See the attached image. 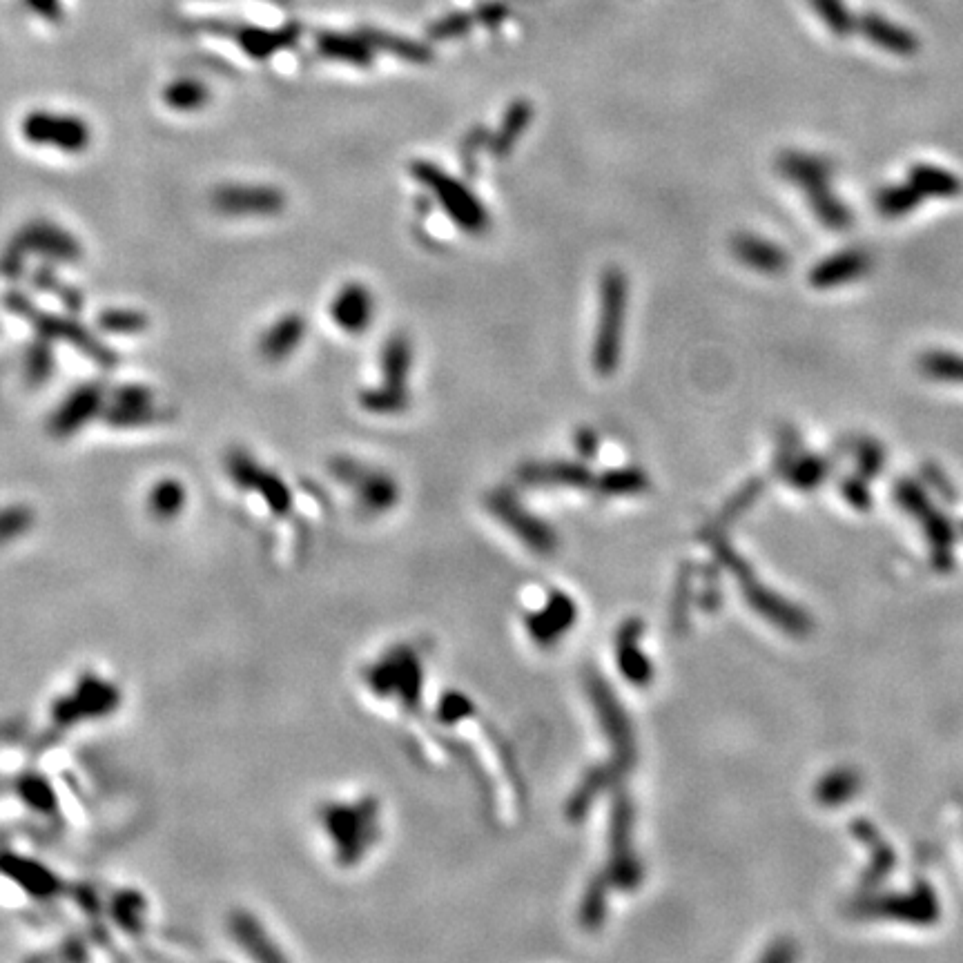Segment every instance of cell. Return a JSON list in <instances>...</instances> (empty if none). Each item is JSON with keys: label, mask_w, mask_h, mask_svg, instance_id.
I'll use <instances>...</instances> for the list:
<instances>
[{"label": "cell", "mask_w": 963, "mask_h": 963, "mask_svg": "<svg viewBox=\"0 0 963 963\" xmlns=\"http://www.w3.org/2000/svg\"><path fill=\"white\" fill-rule=\"evenodd\" d=\"M629 304V279L620 268L611 266L600 277V313L596 342H593V368L609 377L620 364L622 333H625Z\"/></svg>", "instance_id": "obj_1"}, {"label": "cell", "mask_w": 963, "mask_h": 963, "mask_svg": "<svg viewBox=\"0 0 963 963\" xmlns=\"http://www.w3.org/2000/svg\"><path fill=\"white\" fill-rule=\"evenodd\" d=\"M411 172L417 183L433 194V199L440 203L457 228L469 235H482L489 228V212L466 183L457 181L431 161H415Z\"/></svg>", "instance_id": "obj_2"}, {"label": "cell", "mask_w": 963, "mask_h": 963, "mask_svg": "<svg viewBox=\"0 0 963 963\" xmlns=\"http://www.w3.org/2000/svg\"><path fill=\"white\" fill-rule=\"evenodd\" d=\"M23 134L27 141L41 148H54L61 152H81L90 143V128L76 116L34 112L23 123Z\"/></svg>", "instance_id": "obj_3"}, {"label": "cell", "mask_w": 963, "mask_h": 963, "mask_svg": "<svg viewBox=\"0 0 963 963\" xmlns=\"http://www.w3.org/2000/svg\"><path fill=\"white\" fill-rule=\"evenodd\" d=\"M214 206L228 217H272L286 199L272 186H223L214 192Z\"/></svg>", "instance_id": "obj_4"}, {"label": "cell", "mask_w": 963, "mask_h": 963, "mask_svg": "<svg viewBox=\"0 0 963 963\" xmlns=\"http://www.w3.org/2000/svg\"><path fill=\"white\" fill-rule=\"evenodd\" d=\"M375 301L371 290L359 281H348L330 301V317L348 335H362L373 324Z\"/></svg>", "instance_id": "obj_5"}, {"label": "cell", "mask_w": 963, "mask_h": 963, "mask_svg": "<svg viewBox=\"0 0 963 963\" xmlns=\"http://www.w3.org/2000/svg\"><path fill=\"white\" fill-rule=\"evenodd\" d=\"M872 259L865 250L861 248H850L843 252H836V255L828 257L821 264H816L814 270L810 272V281L814 288L828 290L848 284V281L861 279L865 272L870 270Z\"/></svg>", "instance_id": "obj_6"}, {"label": "cell", "mask_w": 963, "mask_h": 963, "mask_svg": "<svg viewBox=\"0 0 963 963\" xmlns=\"http://www.w3.org/2000/svg\"><path fill=\"white\" fill-rule=\"evenodd\" d=\"M778 170L805 194L828 188L832 181V163L807 152H783L778 157Z\"/></svg>", "instance_id": "obj_7"}, {"label": "cell", "mask_w": 963, "mask_h": 963, "mask_svg": "<svg viewBox=\"0 0 963 963\" xmlns=\"http://www.w3.org/2000/svg\"><path fill=\"white\" fill-rule=\"evenodd\" d=\"M732 248L738 261H743L745 266L756 272H763V275H781V272H785L787 266H790L787 252L781 246H776V243L761 237L736 235Z\"/></svg>", "instance_id": "obj_8"}, {"label": "cell", "mask_w": 963, "mask_h": 963, "mask_svg": "<svg viewBox=\"0 0 963 963\" xmlns=\"http://www.w3.org/2000/svg\"><path fill=\"white\" fill-rule=\"evenodd\" d=\"M306 335V319L297 313L279 317L259 339V353L266 362H284Z\"/></svg>", "instance_id": "obj_9"}, {"label": "cell", "mask_w": 963, "mask_h": 963, "mask_svg": "<svg viewBox=\"0 0 963 963\" xmlns=\"http://www.w3.org/2000/svg\"><path fill=\"white\" fill-rule=\"evenodd\" d=\"M859 27H861V32L865 34L868 41H872L874 45H879V47H883V50H888V52L897 54V56H912L914 52L919 50V41L914 38L912 32H908V29H903V27L894 25L890 21H885V18L879 16V14L863 16V21L859 23Z\"/></svg>", "instance_id": "obj_10"}, {"label": "cell", "mask_w": 963, "mask_h": 963, "mask_svg": "<svg viewBox=\"0 0 963 963\" xmlns=\"http://www.w3.org/2000/svg\"><path fill=\"white\" fill-rule=\"evenodd\" d=\"M531 119H533V107L527 101L511 103L509 110L504 112L500 130L489 139V150L493 157L498 159L509 157L515 148V143H518L522 139V134L527 132Z\"/></svg>", "instance_id": "obj_11"}, {"label": "cell", "mask_w": 963, "mask_h": 963, "mask_svg": "<svg viewBox=\"0 0 963 963\" xmlns=\"http://www.w3.org/2000/svg\"><path fill=\"white\" fill-rule=\"evenodd\" d=\"M908 183L921 194L923 199L926 197L952 199L963 190V183L955 177V174L930 163L914 165L908 174Z\"/></svg>", "instance_id": "obj_12"}, {"label": "cell", "mask_w": 963, "mask_h": 963, "mask_svg": "<svg viewBox=\"0 0 963 963\" xmlns=\"http://www.w3.org/2000/svg\"><path fill=\"white\" fill-rule=\"evenodd\" d=\"M413 368V346L404 333H395L386 339L382 348V375L386 384L406 386Z\"/></svg>", "instance_id": "obj_13"}, {"label": "cell", "mask_w": 963, "mask_h": 963, "mask_svg": "<svg viewBox=\"0 0 963 963\" xmlns=\"http://www.w3.org/2000/svg\"><path fill=\"white\" fill-rule=\"evenodd\" d=\"M807 203L825 228L830 230H845L852 226V212L845 203L836 197L832 188H821L807 194Z\"/></svg>", "instance_id": "obj_14"}, {"label": "cell", "mask_w": 963, "mask_h": 963, "mask_svg": "<svg viewBox=\"0 0 963 963\" xmlns=\"http://www.w3.org/2000/svg\"><path fill=\"white\" fill-rule=\"evenodd\" d=\"M154 415L152 395L145 388H123L116 395L112 406V422L116 424H141Z\"/></svg>", "instance_id": "obj_15"}, {"label": "cell", "mask_w": 963, "mask_h": 963, "mask_svg": "<svg viewBox=\"0 0 963 963\" xmlns=\"http://www.w3.org/2000/svg\"><path fill=\"white\" fill-rule=\"evenodd\" d=\"M359 404H362L368 413L397 415L406 411L408 404H411V395H408L406 386H393L384 382L377 388H366V391L359 395Z\"/></svg>", "instance_id": "obj_16"}, {"label": "cell", "mask_w": 963, "mask_h": 963, "mask_svg": "<svg viewBox=\"0 0 963 963\" xmlns=\"http://www.w3.org/2000/svg\"><path fill=\"white\" fill-rule=\"evenodd\" d=\"M99 402H101V397H99V393L94 391V388H85V391H79L74 397H70V400L63 404V408L56 415V422H54L56 431L58 433L76 431V426L96 413Z\"/></svg>", "instance_id": "obj_17"}, {"label": "cell", "mask_w": 963, "mask_h": 963, "mask_svg": "<svg viewBox=\"0 0 963 963\" xmlns=\"http://www.w3.org/2000/svg\"><path fill=\"white\" fill-rule=\"evenodd\" d=\"M921 194L910 183L903 186H888L877 194V208L885 219H901L910 214L921 203Z\"/></svg>", "instance_id": "obj_18"}, {"label": "cell", "mask_w": 963, "mask_h": 963, "mask_svg": "<svg viewBox=\"0 0 963 963\" xmlns=\"http://www.w3.org/2000/svg\"><path fill=\"white\" fill-rule=\"evenodd\" d=\"M923 373L941 382L963 384V357L952 353H930L921 359Z\"/></svg>", "instance_id": "obj_19"}, {"label": "cell", "mask_w": 963, "mask_h": 963, "mask_svg": "<svg viewBox=\"0 0 963 963\" xmlns=\"http://www.w3.org/2000/svg\"><path fill=\"white\" fill-rule=\"evenodd\" d=\"M812 7L834 34L845 36L854 29V18L850 16L843 0H812Z\"/></svg>", "instance_id": "obj_20"}, {"label": "cell", "mask_w": 963, "mask_h": 963, "mask_svg": "<svg viewBox=\"0 0 963 963\" xmlns=\"http://www.w3.org/2000/svg\"><path fill=\"white\" fill-rule=\"evenodd\" d=\"M183 500H186V495H183V486L174 480H168L157 484V489L152 491L150 507L159 515V518H170V515L181 511Z\"/></svg>", "instance_id": "obj_21"}, {"label": "cell", "mask_w": 963, "mask_h": 963, "mask_svg": "<svg viewBox=\"0 0 963 963\" xmlns=\"http://www.w3.org/2000/svg\"><path fill=\"white\" fill-rule=\"evenodd\" d=\"M531 478H544V480H560L567 484H580L587 480V471L580 469V466L571 464H553L547 469H540V466H533Z\"/></svg>", "instance_id": "obj_22"}, {"label": "cell", "mask_w": 963, "mask_h": 963, "mask_svg": "<svg viewBox=\"0 0 963 963\" xmlns=\"http://www.w3.org/2000/svg\"><path fill=\"white\" fill-rule=\"evenodd\" d=\"M168 101L177 110H197L206 101V90L201 85H177L170 90Z\"/></svg>", "instance_id": "obj_23"}, {"label": "cell", "mask_w": 963, "mask_h": 963, "mask_svg": "<svg viewBox=\"0 0 963 963\" xmlns=\"http://www.w3.org/2000/svg\"><path fill=\"white\" fill-rule=\"evenodd\" d=\"M29 524V513L25 509H5L0 511V542L14 538L12 533H21Z\"/></svg>", "instance_id": "obj_24"}, {"label": "cell", "mask_w": 963, "mask_h": 963, "mask_svg": "<svg viewBox=\"0 0 963 963\" xmlns=\"http://www.w3.org/2000/svg\"><path fill=\"white\" fill-rule=\"evenodd\" d=\"M576 442H578V449H580L582 453H585V455H593V453H596L598 437H596V433L591 431V428L582 426L580 431L576 433Z\"/></svg>", "instance_id": "obj_25"}]
</instances>
